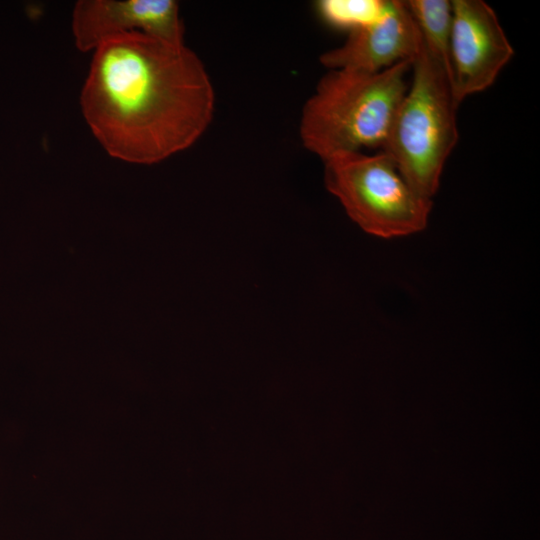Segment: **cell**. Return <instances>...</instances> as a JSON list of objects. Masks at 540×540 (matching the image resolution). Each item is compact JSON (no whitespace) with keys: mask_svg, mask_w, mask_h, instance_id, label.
I'll list each match as a JSON object with an SVG mask.
<instances>
[{"mask_svg":"<svg viewBox=\"0 0 540 540\" xmlns=\"http://www.w3.org/2000/svg\"><path fill=\"white\" fill-rule=\"evenodd\" d=\"M80 104L112 157L158 163L207 130L215 93L205 66L184 44L141 32L111 37L94 50Z\"/></svg>","mask_w":540,"mask_h":540,"instance_id":"cell-1","label":"cell"},{"mask_svg":"<svg viewBox=\"0 0 540 540\" xmlns=\"http://www.w3.org/2000/svg\"><path fill=\"white\" fill-rule=\"evenodd\" d=\"M411 65L404 60L374 73L329 70L302 109L299 133L304 147L322 160L382 148L407 91Z\"/></svg>","mask_w":540,"mask_h":540,"instance_id":"cell-2","label":"cell"},{"mask_svg":"<svg viewBox=\"0 0 540 540\" xmlns=\"http://www.w3.org/2000/svg\"><path fill=\"white\" fill-rule=\"evenodd\" d=\"M411 69L412 81L395 111L382 151L414 191L432 200L458 141L459 105L444 66L423 42Z\"/></svg>","mask_w":540,"mask_h":540,"instance_id":"cell-3","label":"cell"},{"mask_svg":"<svg viewBox=\"0 0 540 540\" xmlns=\"http://www.w3.org/2000/svg\"><path fill=\"white\" fill-rule=\"evenodd\" d=\"M323 162L327 190L366 233L389 239L426 228L432 200L411 188L385 152L338 153Z\"/></svg>","mask_w":540,"mask_h":540,"instance_id":"cell-4","label":"cell"},{"mask_svg":"<svg viewBox=\"0 0 540 540\" xmlns=\"http://www.w3.org/2000/svg\"><path fill=\"white\" fill-rule=\"evenodd\" d=\"M450 32L452 91L459 105L490 87L514 49L494 10L482 0H453Z\"/></svg>","mask_w":540,"mask_h":540,"instance_id":"cell-5","label":"cell"},{"mask_svg":"<svg viewBox=\"0 0 540 540\" xmlns=\"http://www.w3.org/2000/svg\"><path fill=\"white\" fill-rule=\"evenodd\" d=\"M72 32L75 46L84 52L131 32L184 44V26L174 0H80L73 9Z\"/></svg>","mask_w":540,"mask_h":540,"instance_id":"cell-6","label":"cell"},{"mask_svg":"<svg viewBox=\"0 0 540 540\" xmlns=\"http://www.w3.org/2000/svg\"><path fill=\"white\" fill-rule=\"evenodd\" d=\"M422 36L404 1L389 0L374 21L350 30L345 43L320 56L329 70L350 69L374 73L400 61L413 60Z\"/></svg>","mask_w":540,"mask_h":540,"instance_id":"cell-7","label":"cell"},{"mask_svg":"<svg viewBox=\"0 0 540 540\" xmlns=\"http://www.w3.org/2000/svg\"><path fill=\"white\" fill-rule=\"evenodd\" d=\"M422 36L425 47L444 66L452 87L450 61V32L452 24L451 1H405Z\"/></svg>","mask_w":540,"mask_h":540,"instance_id":"cell-8","label":"cell"},{"mask_svg":"<svg viewBox=\"0 0 540 540\" xmlns=\"http://www.w3.org/2000/svg\"><path fill=\"white\" fill-rule=\"evenodd\" d=\"M386 0H325L319 2V11L330 24L349 31L366 25L380 17L386 9Z\"/></svg>","mask_w":540,"mask_h":540,"instance_id":"cell-9","label":"cell"}]
</instances>
